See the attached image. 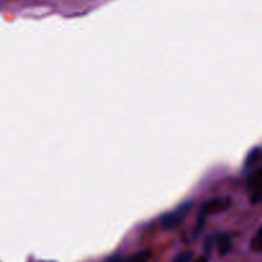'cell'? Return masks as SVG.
Masks as SVG:
<instances>
[{
  "mask_svg": "<svg viewBox=\"0 0 262 262\" xmlns=\"http://www.w3.org/2000/svg\"><path fill=\"white\" fill-rule=\"evenodd\" d=\"M215 243H216L217 252H219L222 257L229 255V252L232 251V238H230L228 233H220L216 237V239H215Z\"/></svg>",
  "mask_w": 262,
  "mask_h": 262,
  "instance_id": "cell-5",
  "label": "cell"
},
{
  "mask_svg": "<svg viewBox=\"0 0 262 262\" xmlns=\"http://www.w3.org/2000/svg\"><path fill=\"white\" fill-rule=\"evenodd\" d=\"M214 243H215V238L212 237V235L207 237L206 241H205L204 251H205V255H206L207 257H210V255H211L212 248H214Z\"/></svg>",
  "mask_w": 262,
  "mask_h": 262,
  "instance_id": "cell-8",
  "label": "cell"
},
{
  "mask_svg": "<svg viewBox=\"0 0 262 262\" xmlns=\"http://www.w3.org/2000/svg\"><path fill=\"white\" fill-rule=\"evenodd\" d=\"M248 199L251 204L257 205L262 202V166L250 174L247 179Z\"/></svg>",
  "mask_w": 262,
  "mask_h": 262,
  "instance_id": "cell-2",
  "label": "cell"
},
{
  "mask_svg": "<svg viewBox=\"0 0 262 262\" xmlns=\"http://www.w3.org/2000/svg\"><path fill=\"white\" fill-rule=\"evenodd\" d=\"M192 262H209V257H207V256L205 255V256H201V257L194 258V260L192 261Z\"/></svg>",
  "mask_w": 262,
  "mask_h": 262,
  "instance_id": "cell-10",
  "label": "cell"
},
{
  "mask_svg": "<svg viewBox=\"0 0 262 262\" xmlns=\"http://www.w3.org/2000/svg\"><path fill=\"white\" fill-rule=\"evenodd\" d=\"M151 251H138L133 253L129 257H122V256H112L106 262H148L151 258Z\"/></svg>",
  "mask_w": 262,
  "mask_h": 262,
  "instance_id": "cell-4",
  "label": "cell"
},
{
  "mask_svg": "<svg viewBox=\"0 0 262 262\" xmlns=\"http://www.w3.org/2000/svg\"><path fill=\"white\" fill-rule=\"evenodd\" d=\"M192 261H193V252H192V251H186V252L179 253L174 262H192Z\"/></svg>",
  "mask_w": 262,
  "mask_h": 262,
  "instance_id": "cell-9",
  "label": "cell"
},
{
  "mask_svg": "<svg viewBox=\"0 0 262 262\" xmlns=\"http://www.w3.org/2000/svg\"><path fill=\"white\" fill-rule=\"evenodd\" d=\"M251 250L257 253H262V233L257 232L251 241Z\"/></svg>",
  "mask_w": 262,
  "mask_h": 262,
  "instance_id": "cell-6",
  "label": "cell"
},
{
  "mask_svg": "<svg viewBox=\"0 0 262 262\" xmlns=\"http://www.w3.org/2000/svg\"><path fill=\"white\" fill-rule=\"evenodd\" d=\"M258 232H260V233H262V227L260 228V229H258Z\"/></svg>",
  "mask_w": 262,
  "mask_h": 262,
  "instance_id": "cell-11",
  "label": "cell"
},
{
  "mask_svg": "<svg viewBox=\"0 0 262 262\" xmlns=\"http://www.w3.org/2000/svg\"><path fill=\"white\" fill-rule=\"evenodd\" d=\"M260 158H261V150L260 148H255V150H252L250 154H248L246 164H247V165H253L255 163H257Z\"/></svg>",
  "mask_w": 262,
  "mask_h": 262,
  "instance_id": "cell-7",
  "label": "cell"
},
{
  "mask_svg": "<svg viewBox=\"0 0 262 262\" xmlns=\"http://www.w3.org/2000/svg\"><path fill=\"white\" fill-rule=\"evenodd\" d=\"M230 206H232V199H229V197H216V199L209 200L206 204L202 205L201 210H200V215H204L205 217H207L209 215L212 214H220V212L227 211Z\"/></svg>",
  "mask_w": 262,
  "mask_h": 262,
  "instance_id": "cell-3",
  "label": "cell"
},
{
  "mask_svg": "<svg viewBox=\"0 0 262 262\" xmlns=\"http://www.w3.org/2000/svg\"><path fill=\"white\" fill-rule=\"evenodd\" d=\"M192 206H193L192 201H187L179 205L173 211H169L168 214H165L161 217V227L165 230H171L178 228L186 220L187 215L191 212Z\"/></svg>",
  "mask_w": 262,
  "mask_h": 262,
  "instance_id": "cell-1",
  "label": "cell"
}]
</instances>
